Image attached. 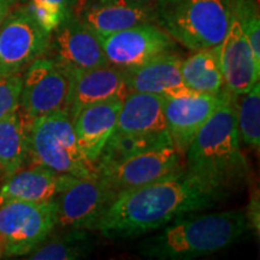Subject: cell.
Returning <instances> with one entry per match:
<instances>
[{"label":"cell","mask_w":260,"mask_h":260,"mask_svg":"<svg viewBox=\"0 0 260 260\" xmlns=\"http://www.w3.org/2000/svg\"><path fill=\"white\" fill-rule=\"evenodd\" d=\"M164 100V96L157 94L130 92L123 100L113 133L135 136L169 134Z\"/></svg>","instance_id":"obj_20"},{"label":"cell","mask_w":260,"mask_h":260,"mask_svg":"<svg viewBox=\"0 0 260 260\" xmlns=\"http://www.w3.org/2000/svg\"><path fill=\"white\" fill-rule=\"evenodd\" d=\"M183 155L172 144L157 146L118 164L96 171V176L116 191L135 189L184 170Z\"/></svg>","instance_id":"obj_10"},{"label":"cell","mask_w":260,"mask_h":260,"mask_svg":"<svg viewBox=\"0 0 260 260\" xmlns=\"http://www.w3.org/2000/svg\"><path fill=\"white\" fill-rule=\"evenodd\" d=\"M181 73L186 86L195 94L218 95L225 90L217 47L195 51L182 60Z\"/></svg>","instance_id":"obj_22"},{"label":"cell","mask_w":260,"mask_h":260,"mask_svg":"<svg viewBox=\"0 0 260 260\" xmlns=\"http://www.w3.org/2000/svg\"><path fill=\"white\" fill-rule=\"evenodd\" d=\"M232 10L239 18L255 60L260 64V16L256 0H232Z\"/></svg>","instance_id":"obj_27"},{"label":"cell","mask_w":260,"mask_h":260,"mask_svg":"<svg viewBox=\"0 0 260 260\" xmlns=\"http://www.w3.org/2000/svg\"><path fill=\"white\" fill-rule=\"evenodd\" d=\"M235 103L236 95L228 92L184 154L186 170L226 197L245 186L249 178V165L237 130Z\"/></svg>","instance_id":"obj_2"},{"label":"cell","mask_w":260,"mask_h":260,"mask_svg":"<svg viewBox=\"0 0 260 260\" xmlns=\"http://www.w3.org/2000/svg\"><path fill=\"white\" fill-rule=\"evenodd\" d=\"M70 75V87L65 112L74 117L84 107L107 100H124L130 93L124 70L107 64Z\"/></svg>","instance_id":"obj_16"},{"label":"cell","mask_w":260,"mask_h":260,"mask_svg":"<svg viewBox=\"0 0 260 260\" xmlns=\"http://www.w3.org/2000/svg\"><path fill=\"white\" fill-rule=\"evenodd\" d=\"M46 56L51 57L68 74L109 64L100 38L77 18L74 10L51 32Z\"/></svg>","instance_id":"obj_11"},{"label":"cell","mask_w":260,"mask_h":260,"mask_svg":"<svg viewBox=\"0 0 260 260\" xmlns=\"http://www.w3.org/2000/svg\"><path fill=\"white\" fill-rule=\"evenodd\" d=\"M18 110L28 124L39 117L65 111L70 75L51 57L34 60L24 70Z\"/></svg>","instance_id":"obj_8"},{"label":"cell","mask_w":260,"mask_h":260,"mask_svg":"<svg viewBox=\"0 0 260 260\" xmlns=\"http://www.w3.org/2000/svg\"><path fill=\"white\" fill-rule=\"evenodd\" d=\"M182 60L183 58L174 51L155 57L141 67L124 70L129 90L164 98L194 95L182 77Z\"/></svg>","instance_id":"obj_17"},{"label":"cell","mask_w":260,"mask_h":260,"mask_svg":"<svg viewBox=\"0 0 260 260\" xmlns=\"http://www.w3.org/2000/svg\"><path fill=\"white\" fill-rule=\"evenodd\" d=\"M57 225L56 200L11 201L0 206V242L4 256H22L38 248Z\"/></svg>","instance_id":"obj_6"},{"label":"cell","mask_w":260,"mask_h":260,"mask_svg":"<svg viewBox=\"0 0 260 260\" xmlns=\"http://www.w3.org/2000/svg\"><path fill=\"white\" fill-rule=\"evenodd\" d=\"M51 32L24 5L14 8L0 27V71L23 74L32 61L46 56Z\"/></svg>","instance_id":"obj_9"},{"label":"cell","mask_w":260,"mask_h":260,"mask_svg":"<svg viewBox=\"0 0 260 260\" xmlns=\"http://www.w3.org/2000/svg\"><path fill=\"white\" fill-rule=\"evenodd\" d=\"M172 144L169 134L160 136H135L113 133L104 146L102 153L94 165L96 171L105 169L107 167L118 164L133 155L147 151L149 148L157 146Z\"/></svg>","instance_id":"obj_24"},{"label":"cell","mask_w":260,"mask_h":260,"mask_svg":"<svg viewBox=\"0 0 260 260\" xmlns=\"http://www.w3.org/2000/svg\"><path fill=\"white\" fill-rule=\"evenodd\" d=\"M122 103L123 100L115 99L93 104L74 117L77 144L90 164L95 165L104 146L115 132Z\"/></svg>","instance_id":"obj_18"},{"label":"cell","mask_w":260,"mask_h":260,"mask_svg":"<svg viewBox=\"0 0 260 260\" xmlns=\"http://www.w3.org/2000/svg\"><path fill=\"white\" fill-rule=\"evenodd\" d=\"M217 54L225 89L233 95H242L259 82L260 64L255 60L248 39L233 10L229 29L217 46Z\"/></svg>","instance_id":"obj_14"},{"label":"cell","mask_w":260,"mask_h":260,"mask_svg":"<svg viewBox=\"0 0 260 260\" xmlns=\"http://www.w3.org/2000/svg\"><path fill=\"white\" fill-rule=\"evenodd\" d=\"M79 0H25L24 6L42 28L52 32L59 25Z\"/></svg>","instance_id":"obj_26"},{"label":"cell","mask_w":260,"mask_h":260,"mask_svg":"<svg viewBox=\"0 0 260 260\" xmlns=\"http://www.w3.org/2000/svg\"><path fill=\"white\" fill-rule=\"evenodd\" d=\"M155 24L191 52L217 47L232 17V0H155Z\"/></svg>","instance_id":"obj_4"},{"label":"cell","mask_w":260,"mask_h":260,"mask_svg":"<svg viewBox=\"0 0 260 260\" xmlns=\"http://www.w3.org/2000/svg\"><path fill=\"white\" fill-rule=\"evenodd\" d=\"M186 169L117 194L98 232L109 240H132L162 229L181 217L203 212L226 199Z\"/></svg>","instance_id":"obj_1"},{"label":"cell","mask_w":260,"mask_h":260,"mask_svg":"<svg viewBox=\"0 0 260 260\" xmlns=\"http://www.w3.org/2000/svg\"><path fill=\"white\" fill-rule=\"evenodd\" d=\"M22 75L0 71V119L18 110L23 84Z\"/></svg>","instance_id":"obj_28"},{"label":"cell","mask_w":260,"mask_h":260,"mask_svg":"<svg viewBox=\"0 0 260 260\" xmlns=\"http://www.w3.org/2000/svg\"><path fill=\"white\" fill-rule=\"evenodd\" d=\"M245 213L248 220L251 232L254 236L259 237L260 234V195L259 189L256 187H253L249 194V200L245 209Z\"/></svg>","instance_id":"obj_29"},{"label":"cell","mask_w":260,"mask_h":260,"mask_svg":"<svg viewBox=\"0 0 260 260\" xmlns=\"http://www.w3.org/2000/svg\"><path fill=\"white\" fill-rule=\"evenodd\" d=\"M226 93L225 89L218 95L194 94L165 98L164 115L169 136L174 147L183 158L195 135L223 103Z\"/></svg>","instance_id":"obj_15"},{"label":"cell","mask_w":260,"mask_h":260,"mask_svg":"<svg viewBox=\"0 0 260 260\" xmlns=\"http://www.w3.org/2000/svg\"><path fill=\"white\" fill-rule=\"evenodd\" d=\"M236 122L241 144L259 152L260 147V83L236 96Z\"/></svg>","instance_id":"obj_25"},{"label":"cell","mask_w":260,"mask_h":260,"mask_svg":"<svg viewBox=\"0 0 260 260\" xmlns=\"http://www.w3.org/2000/svg\"><path fill=\"white\" fill-rule=\"evenodd\" d=\"M0 258H4V249H3L2 242H0Z\"/></svg>","instance_id":"obj_31"},{"label":"cell","mask_w":260,"mask_h":260,"mask_svg":"<svg viewBox=\"0 0 260 260\" xmlns=\"http://www.w3.org/2000/svg\"><path fill=\"white\" fill-rule=\"evenodd\" d=\"M74 14L99 38L155 23L154 8L148 0H79Z\"/></svg>","instance_id":"obj_13"},{"label":"cell","mask_w":260,"mask_h":260,"mask_svg":"<svg viewBox=\"0 0 260 260\" xmlns=\"http://www.w3.org/2000/svg\"><path fill=\"white\" fill-rule=\"evenodd\" d=\"M117 193L96 175L71 177L56 197L58 229L98 230Z\"/></svg>","instance_id":"obj_7"},{"label":"cell","mask_w":260,"mask_h":260,"mask_svg":"<svg viewBox=\"0 0 260 260\" xmlns=\"http://www.w3.org/2000/svg\"><path fill=\"white\" fill-rule=\"evenodd\" d=\"M74 176L61 175L50 169L30 165V168L15 172L0 183V206L11 201L54 200Z\"/></svg>","instance_id":"obj_19"},{"label":"cell","mask_w":260,"mask_h":260,"mask_svg":"<svg viewBox=\"0 0 260 260\" xmlns=\"http://www.w3.org/2000/svg\"><path fill=\"white\" fill-rule=\"evenodd\" d=\"M27 161L74 177L96 175L79 147L73 121L65 111L39 117L29 124Z\"/></svg>","instance_id":"obj_5"},{"label":"cell","mask_w":260,"mask_h":260,"mask_svg":"<svg viewBox=\"0 0 260 260\" xmlns=\"http://www.w3.org/2000/svg\"><path fill=\"white\" fill-rule=\"evenodd\" d=\"M29 124L17 111L0 119V178L21 170L28 160Z\"/></svg>","instance_id":"obj_21"},{"label":"cell","mask_w":260,"mask_h":260,"mask_svg":"<svg viewBox=\"0 0 260 260\" xmlns=\"http://www.w3.org/2000/svg\"><path fill=\"white\" fill-rule=\"evenodd\" d=\"M100 40L107 63L122 70L141 67L176 47V41L155 23L135 25Z\"/></svg>","instance_id":"obj_12"},{"label":"cell","mask_w":260,"mask_h":260,"mask_svg":"<svg viewBox=\"0 0 260 260\" xmlns=\"http://www.w3.org/2000/svg\"><path fill=\"white\" fill-rule=\"evenodd\" d=\"M95 248L92 234L82 229H59L25 255L32 260H77L88 258Z\"/></svg>","instance_id":"obj_23"},{"label":"cell","mask_w":260,"mask_h":260,"mask_svg":"<svg viewBox=\"0 0 260 260\" xmlns=\"http://www.w3.org/2000/svg\"><path fill=\"white\" fill-rule=\"evenodd\" d=\"M18 0H0V27H2L3 22L8 17V15L15 8L16 3Z\"/></svg>","instance_id":"obj_30"},{"label":"cell","mask_w":260,"mask_h":260,"mask_svg":"<svg viewBox=\"0 0 260 260\" xmlns=\"http://www.w3.org/2000/svg\"><path fill=\"white\" fill-rule=\"evenodd\" d=\"M181 217L145 239L139 254L147 259L191 260L209 256L242 242L251 232L245 210Z\"/></svg>","instance_id":"obj_3"}]
</instances>
